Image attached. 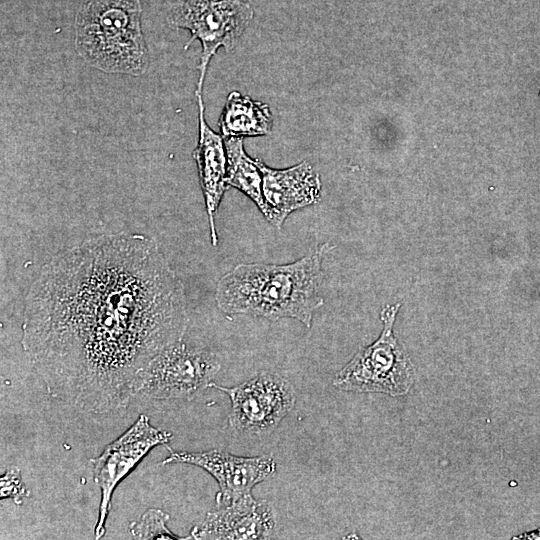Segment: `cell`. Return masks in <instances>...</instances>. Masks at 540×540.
<instances>
[{"label": "cell", "mask_w": 540, "mask_h": 540, "mask_svg": "<svg viewBox=\"0 0 540 540\" xmlns=\"http://www.w3.org/2000/svg\"><path fill=\"white\" fill-rule=\"evenodd\" d=\"M188 321L182 282L152 239L101 235L43 267L21 345L53 398L106 414L136 398L143 370L183 339Z\"/></svg>", "instance_id": "6da1fadb"}, {"label": "cell", "mask_w": 540, "mask_h": 540, "mask_svg": "<svg viewBox=\"0 0 540 540\" xmlns=\"http://www.w3.org/2000/svg\"><path fill=\"white\" fill-rule=\"evenodd\" d=\"M330 248L325 243L289 264H238L217 283L218 308L228 315L271 321L294 318L310 328L315 311L324 304L322 260Z\"/></svg>", "instance_id": "7a4b0ae2"}, {"label": "cell", "mask_w": 540, "mask_h": 540, "mask_svg": "<svg viewBox=\"0 0 540 540\" xmlns=\"http://www.w3.org/2000/svg\"><path fill=\"white\" fill-rule=\"evenodd\" d=\"M75 49L106 73L139 76L149 66L139 0H84L75 17Z\"/></svg>", "instance_id": "3957f363"}, {"label": "cell", "mask_w": 540, "mask_h": 540, "mask_svg": "<svg viewBox=\"0 0 540 540\" xmlns=\"http://www.w3.org/2000/svg\"><path fill=\"white\" fill-rule=\"evenodd\" d=\"M400 304L385 306L380 314L382 331L372 344L360 349L338 372L332 384L342 391L407 394L414 383L410 358L394 335Z\"/></svg>", "instance_id": "277c9868"}, {"label": "cell", "mask_w": 540, "mask_h": 540, "mask_svg": "<svg viewBox=\"0 0 540 540\" xmlns=\"http://www.w3.org/2000/svg\"><path fill=\"white\" fill-rule=\"evenodd\" d=\"M221 368L216 354L183 342L158 353L140 375L136 397L190 400L208 388Z\"/></svg>", "instance_id": "5b68a950"}, {"label": "cell", "mask_w": 540, "mask_h": 540, "mask_svg": "<svg viewBox=\"0 0 540 540\" xmlns=\"http://www.w3.org/2000/svg\"><path fill=\"white\" fill-rule=\"evenodd\" d=\"M253 16L250 0H178L168 21L171 26L190 31L191 39L200 41L202 54L196 93H201L211 58L220 47H235Z\"/></svg>", "instance_id": "8992f818"}, {"label": "cell", "mask_w": 540, "mask_h": 540, "mask_svg": "<svg viewBox=\"0 0 540 540\" xmlns=\"http://www.w3.org/2000/svg\"><path fill=\"white\" fill-rule=\"evenodd\" d=\"M227 394L231 401L229 426L241 433H271L295 405L291 383L278 373L262 371L236 386L211 382L210 386Z\"/></svg>", "instance_id": "52a82bcc"}, {"label": "cell", "mask_w": 540, "mask_h": 540, "mask_svg": "<svg viewBox=\"0 0 540 540\" xmlns=\"http://www.w3.org/2000/svg\"><path fill=\"white\" fill-rule=\"evenodd\" d=\"M173 435L154 427L145 414L117 439L106 445L97 457L90 460L94 482L100 489L98 518L94 527L95 539L106 532L113 492L118 484L135 468L150 450L166 446Z\"/></svg>", "instance_id": "ba28073f"}, {"label": "cell", "mask_w": 540, "mask_h": 540, "mask_svg": "<svg viewBox=\"0 0 540 540\" xmlns=\"http://www.w3.org/2000/svg\"><path fill=\"white\" fill-rule=\"evenodd\" d=\"M162 464H190L208 472L218 483L217 507L231 504L260 482L270 478L277 463L270 455L236 456L217 449L202 452L172 451Z\"/></svg>", "instance_id": "9c48e42d"}, {"label": "cell", "mask_w": 540, "mask_h": 540, "mask_svg": "<svg viewBox=\"0 0 540 540\" xmlns=\"http://www.w3.org/2000/svg\"><path fill=\"white\" fill-rule=\"evenodd\" d=\"M275 523L276 515L272 505L267 500L255 499L249 493L231 504L209 511L192 528L188 539H268L274 531Z\"/></svg>", "instance_id": "30bf717a"}, {"label": "cell", "mask_w": 540, "mask_h": 540, "mask_svg": "<svg viewBox=\"0 0 540 540\" xmlns=\"http://www.w3.org/2000/svg\"><path fill=\"white\" fill-rule=\"evenodd\" d=\"M256 161L262 173V191L267 206L265 218L277 229L293 211L319 202L320 177L308 162L273 169L259 159Z\"/></svg>", "instance_id": "8fae6325"}, {"label": "cell", "mask_w": 540, "mask_h": 540, "mask_svg": "<svg viewBox=\"0 0 540 540\" xmlns=\"http://www.w3.org/2000/svg\"><path fill=\"white\" fill-rule=\"evenodd\" d=\"M199 107V137L193 157L196 161L213 246L218 243L215 216L227 188V155L223 138L215 133L204 117L201 93H195Z\"/></svg>", "instance_id": "7c38bea8"}, {"label": "cell", "mask_w": 540, "mask_h": 540, "mask_svg": "<svg viewBox=\"0 0 540 540\" xmlns=\"http://www.w3.org/2000/svg\"><path fill=\"white\" fill-rule=\"evenodd\" d=\"M273 118L268 105L237 91L231 92L220 116L224 137L259 136L270 133Z\"/></svg>", "instance_id": "4fadbf2b"}, {"label": "cell", "mask_w": 540, "mask_h": 540, "mask_svg": "<svg viewBox=\"0 0 540 540\" xmlns=\"http://www.w3.org/2000/svg\"><path fill=\"white\" fill-rule=\"evenodd\" d=\"M227 155V185L248 196L266 215L267 206L262 191V173L256 159L244 150L243 137H224Z\"/></svg>", "instance_id": "5bb4252c"}, {"label": "cell", "mask_w": 540, "mask_h": 540, "mask_svg": "<svg viewBox=\"0 0 540 540\" xmlns=\"http://www.w3.org/2000/svg\"><path fill=\"white\" fill-rule=\"evenodd\" d=\"M170 515L158 508L147 509L138 520L130 523L129 531L133 539H186L169 530Z\"/></svg>", "instance_id": "9a60e30c"}, {"label": "cell", "mask_w": 540, "mask_h": 540, "mask_svg": "<svg viewBox=\"0 0 540 540\" xmlns=\"http://www.w3.org/2000/svg\"><path fill=\"white\" fill-rule=\"evenodd\" d=\"M1 499L10 498L16 505H20L23 498L29 496V491L24 485L21 472L16 466L8 468L0 478Z\"/></svg>", "instance_id": "2e32d148"}]
</instances>
